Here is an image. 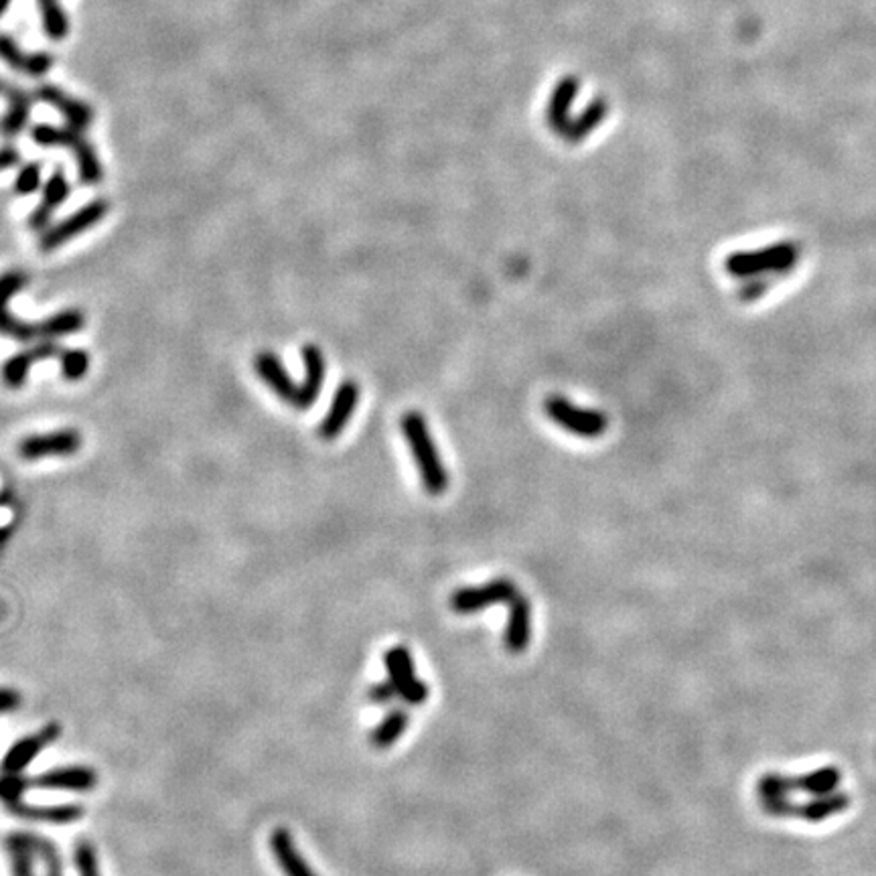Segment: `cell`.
Wrapping results in <instances>:
<instances>
[{
    "instance_id": "obj_1",
    "label": "cell",
    "mask_w": 876,
    "mask_h": 876,
    "mask_svg": "<svg viewBox=\"0 0 876 876\" xmlns=\"http://www.w3.org/2000/svg\"><path fill=\"white\" fill-rule=\"evenodd\" d=\"M400 430L410 447L424 491L432 497L443 495L449 489V473L436 449L426 418L420 412H406L400 418Z\"/></svg>"
},
{
    "instance_id": "obj_2",
    "label": "cell",
    "mask_w": 876,
    "mask_h": 876,
    "mask_svg": "<svg viewBox=\"0 0 876 876\" xmlns=\"http://www.w3.org/2000/svg\"><path fill=\"white\" fill-rule=\"evenodd\" d=\"M31 136L39 146H45V149H53V146H59V149H69L78 163L80 183L98 185L102 181V177H104L102 163L94 151V146L84 138L82 130L55 128V126L41 124V126L33 128Z\"/></svg>"
},
{
    "instance_id": "obj_3",
    "label": "cell",
    "mask_w": 876,
    "mask_h": 876,
    "mask_svg": "<svg viewBox=\"0 0 876 876\" xmlns=\"http://www.w3.org/2000/svg\"><path fill=\"white\" fill-rule=\"evenodd\" d=\"M544 414L562 430L580 438H599L609 430V416L603 410L580 408L564 396H548L544 400Z\"/></svg>"
},
{
    "instance_id": "obj_4",
    "label": "cell",
    "mask_w": 876,
    "mask_h": 876,
    "mask_svg": "<svg viewBox=\"0 0 876 876\" xmlns=\"http://www.w3.org/2000/svg\"><path fill=\"white\" fill-rule=\"evenodd\" d=\"M108 211H110V205L106 199H94V201L82 205L80 209L63 217L61 222L51 224L45 232H41L39 250L49 254V252L63 248L73 238H78V236L86 234L88 230H92L94 226H98L102 219L108 215Z\"/></svg>"
},
{
    "instance_id": "obj_5",
    "label": "cell",
    "mask_w": 876,
    "mask_h": 876,
    "mask_svg": "<svg viewBox=\"0 0 876 876\" xmlns=\"http://www.w3.org/2000/svg\"><path fill=\"white\" fill-rule=\"evenodd\" d=\"M797 260V250L791 244H777L753 252H735L726 256L724 270L737 278H761L767 272H785Z\"/></svg>"
},
{
    "instance_id": "obj_6",
    "label": "cell",
    "mask_w": 876,
    "mask_h": 876,
    "mask_svg": "<svg viewBox=\"0 0 876 876\" xmlns=\"http://www.w3.org/2000/svg\"><path fill=\"white\" fill-rule=\"evenodd\" d=\"M384 666L388 672V680L392 682L400 700L410 706H420L428 698V686L418 678L412 653L404 645H394L384 655Z\"/></svg>"
},
{
    "instance_id": "obj_7",
    "label": "cell",
    "mask_w": 876,
    "mask_h": 876,
    "mask_svg": "<svg viewBox=\"0 0 876 876\" xmlns=\"http://www.w3.org/2000/svg\"><path fill=\"white\" fill-rule=\"evenodd\" d=\"M27 284H29V276L21 270H9L5 274H0V335L13 337L21 343H29L33 339H43L41 321L27 323V321L17 319L9 311L11 299H15Z\"/></svg>"
},
{
    "instance_id": "obj_8",
    "label": "cell",
    "mask_w": 876,
    "mask_h": 876,
    "mask_svg": "<svg viewBox=\"0 0 876 876\" xmlns=\"http://www.w3.org/2000/svg\"><path fill=\"white\" fill-rule=\"evenodd\" d=\"M516 595H518L516 582L511 578L499 576L481 584V587H465L455 591L449 599V607L457 615H471L489 609L493 605H503V603L507 605Z\"/></svg>"
},
{
    "instance_id": "obj_9",
    "label": "cell",
    "mask_w": 876,
    "mask_h": 876,
    "mask_svg": "<svg viewBox=\"0 0 876 876\" xmlns=\"http://www.w3.org/2000/svg\"><path fill=\"white\" fill-rule=\"evenodd\" d=\"M84 445V438L76 428H59L53 432L31 434L19 443V457L23 461H41L49 457H73Z\"/></svg>"
},
{
    "instance_id": "obj_10",
    "label": "cell",
    "mask_w": 876,
    "mask_h": 876,
    "mask_svg": "<svg viewBox=\"0 0 876 876\" xmlns=\"http://www.w3.org/2000/svg\"><path fill=\"white\" fill-rule=\"evenodd\" d=\"M361 398V388L353 380H345L337 386L331 406L325 418L319 424V436L323 441H335V438L347 428L357 404Z\"/></svg>"
},
{
    "instance_id": "obj_11",
    "label": "cell",
    "mask_w": 876,
    "mask_h": 876,
    "mask_svg": "<svg viewBox=\"0 0 876 876\" xmlns=\"http://www.w3.org/2000/svg\"><path fill=\"white\" fill-rule=\"evenodd\" d=\"M59 353L61 351H59V347H57V343L53 339L39 341V343H35L29 349H23V351L11 355L3 363V368H0V378H3L5 386H9L13 390H21L25 386L27 378H29V372H31L33 365H37V363H41L45 359H51V357H55Z\"/></svg>"
},
{
    "instance_id": "obj_12",
    "label": "cell",
    "mask_w": 876,
    "mask_h": 876,
    "mask_svg": "<svg viewBox=\"0 0 876 876\" xmlns=\"http://www.w3.org/2000/svg\"><path fill=\"white\" fill-rule=\"evenodd\" d=\"M254 372L256 376L276 394L282 402L297 406L299 400V384L290 378L288 370L280 357L272 351H260L254 357Z\"/></svg>"
},
{
    "instance_id": "obj_13",
    "label": "cell",
    "mask_w": 876,
    "mask_h": 876,
    "mask_svg": "<svg viewBox=\"0 0 876 876\" xmlns=\"http://www.w3.org/2000/svg\"><path fill=\"white\" fill-rule=\"evenodd\" d=\"M507 605L509 617L503 631V645L511 655H520L526 651L532 639V605L522 593H518Z\"/></svg>"
},
{
    "instance_id": "obj_14",
    "label": "cell",
    "mask_w": 876,
    "mask_h": 876,
    "mask_svg": "<svg viewBox=\"0 0 876 876\" xmlns=\"http://www.w3.org/2000/svg\"><path fill=\"white\" fill-rule=\"evenodd\" d=\"M301 355H303L305 376H303V382L299 384V400H297L295 408L309 410L319 400L323 384L327 380V361H325L323 351L313 343L305 345Z\"/></svg>"
},
{
    "instance_id": "obj_15",
    "label": "cell",
    "mask_w": 876,
    "mask_h": 876,
    "mask_svg": "<svg viewBox=\"0 0 876 876\" xmlns=\"http://www.w3.org/2000/svg\"><path fill=\"white\" fill-rule=\"evenodd\" d=\"M61 735L59 724H47L39 733L17 741L3 759V773H21L33 759H37Z\"/></svg>"
},
{
    "instance_id": "obj_16",
    "label": "cell",
    "mask_w": 876,
    "mask_h": 876,
    "mask_svg": "<svg viewBox=\"0 0 876 876\" xmlns=\"http://www.w3.org/2000/svg\"><path fill=\"white\" fill-rule=\"evenodd\" d=\"M69 193H71L69 181H67L65 173L61 169H57L43 185L41 201L29 215V228L33 232H45L51 226V219H53L55 211L69 199Z\"/></svg>"
},
{
    "instance_id": "obj_17",
    "label": "cell",
    "mask_w": 876,
    "mask_h": 876,
    "mask_svg": "<svg viewBox=\"0 0 876 876\" xmlns=\"http://www.w3.org/2000/svg\"><path fill=\"white\" fill-rule=\"evenodd\" d=\"M270 852L284 876H317L286 828H276L270 834Z\"/></svg>"
},
{
    "instance_id": "obj_18",
    "label": "cell",
    "mask_w": 876,
    "mask_h": 876,
    "mask_svg": "<svg viewBox=\"0 0 876 876\" xmlns=\"http://www.w3.org/2000/svg\"><path fill=\"white\" fill-rule=\"evenodd\" d=\"M98 783V775L94 769L84 765H69L57 767L41 773L31 781V785L41 789H63V791H90Z\"/></svg>"
},
{
    "instance_id": "obj_19",
    "label": "cell",
    "mask_w": 876,
    "mask_h": 876,
    "mask_svg": "<svg viewBox=\"0 0 876 876\" xmlns=\"http://www.w3.org/2000/svg\"><path fill=\"white\" fill-rule=\"evenodd\" d=\"M11 814L27 820H39V822H53V824H69L76 822L84 816V808L76 806V803H67V806H27V803L19 801L9 808Z\"/></svg>"
},
{
    "instance_id": "obj_20",
    "label": "cell",
    "mask_w": 876,
    "mask_h": 876,
    "mask_svg": "<svg viewBox=\"0 0 876 876\" xmlns=\"http://www.w3.org/2000/svg\"><path fill=\"white\" fill-rule=\"evenodd\" d=\"M41 98L45 102H49L51 106H55L63 114V118L67 120L69 128H76V130L84 132L92 124V120H94V112L90 110L88 104L78 102V100H71V98L63 96L61 92H57L53 88H43L41 90Z\"/></svg>"
},
{
    "instance_id": "obj_21",
    "label": "cell",
    "mask_w": 876,
    "mask_h": 876,
    "mask_svg": "<svg viewBox=\"0 0 876 876\" xmlns=\"http://www.w3.org/2000/svg\"><path fill=\"white\" fill-rule=\"evenodd\" d=\"M410 724V714L404 708H392L382 720L380 724L372 730L370 735V743L374 749L378 751H386L390 749L404 733Z\"/></svg>"
},
{
    "instance_id": "obj_22",
    "label": "cell",
    "mask_w": 876,
    "mask_h": 876,
    "mask_svg": "<svg viewBox=\"0 0 876 876\" xmlns=\"http://www.w3.org/2000/svg\"><path fill=\"white\" fill-rule=\"evenodd\" d=\"M86 325V317L80 309H63L53 313L49 319L41 321L43 339H59L73 333H80Z\"/></svg>"
},
{
    "instance_id": "obj_23",
    "label": "cell",
    "mask_w": 876,
    "mask_h": 876,
    "mask_svg": "<svg viewBox=\"0 0 876 876\" xmlns=\"http://www.w3.org/2000/svg\"><path fill=\"white\" fill-rule=\"evenodd\" d=\"M29 108H31L29 96H25L19 90H9V110L7 116L0 120V132L5 136H17L29 120Z\"/></svg>"
},
{
    "instance_id": "obj_24",
    "label": "cell",
    "mask_w": 876,
    "mask_h": 876,
    "mask_svg": "<svg viewBox=\"0 0 876 876\" xmlns=\"http://www.w3.org/2000/svg\"><path fill=\"white\" fill-rule=\"evenodd\" d=\"M0 57H3L9 65L25 69L29 73H35V76L37 73H43L51 63V59L47 55H33L29 59H25V55L19 51L17 43L7 35H0Z\"/></svg>"
},
{
    "instance_id": "obj_25",
    "label": "cell",
    "mask_w": 876,
    "mask_h": 876,
    "mask_svg": "<svg viewBox=\"0 0 876 876\" xmlns=\"http://www.w3.org/2000/svg\"><path fill=\"white\" fill-rule=\"evenodd\" d=\"M61 376L67 382H80L90 372V353L86 349H65L59 353Z\"/></svg>"
},
{
    "instance_id": "obj_26",
    "label": "cell",
    "mask_w": 876,
    "mask_h": 876,
    "mask_svg": "<svg viewBox=\"0 0 876 876\" xmlns=\"http://www.w3.org/2000/svg\"><path fill=\"white\" fill-rule=\"evenodd\" d=\"M7 850L11 852V864L15 876H33V850L27 846L23 834H11L7 838Z\"/></svg>"
},
{
    "instance_id": "obj_27",
    "label": "cell",
    "mask_w": 876,
    "mask_h": 876,
    "mask_svg": "<svg viewBox=\"0 0 876 876\" xmlns=\"http://www.w3.org/2000/svg\"><path fill=\"white\" fill-rule=\"evenodd\" d=\"M41 179H43L41 163L33 161V163L23 165V167L19 169V173H17V179H15V193H19L21 197H29V195H33L35 191H39V187H41Z\"/></svg>"
},
{
    "instance_id": "obj_28",
    "label": "cell",
    "mask_w": 876,
    "mask_h": 876,
    "mask_svg": "<svg viewBox=\"0 0 876 876\" xmlns=\"http://www.w3.org/2000/svg\"><path fill=\"white\" fill-rule=\"evenodd\" d=\"M29 785L31 781L21 777V773H3L0 775V799L7 803V808H11L21 801Z\"/></svg>"
},
{
    "instance_id": "obj_29",
    "label": "cell",
    "mask_w": 876,
    "mask_h": 876,
    "mask_svg": "<svg viewBox=\"0 0 876 876\" xmlns=\"http://www.w3.org/2000/svg\"><path fill=\"white\" fill-rule=\"evenodd\" d=\"M76 864L80 868V876H100V866L96 860V852L88 842H80L76 848Z\"/></svg>"
},
{
    "instance_id": "obj_30",
    "label": "cell",
    "mask_w": 876,
    "mask_h": 876,
    "mask_svg": "<svg viewBox=\"0 0 876 876\" xmlns=\"http://www.w3.org/2000/svg\"><path fill=\"white\" fill-rule=\"evenodd\" d=\"M368 696H370V702H374V704H390L394 698H398V694H396V690H394L390 680L374 684L370 688Z\"/></svg>"
},
{
    "instance_id": "obj_31",
    "label": "cell",
    "mask_w": 876,
    "mask_h": 876,
    "mask_svg": "<svg viewBox=\"0 0 876 876\" xmlns=\"http://www.w3.org/2000/svg\"><path fill=\"white\" fill-rule=\"evenodd\" d=\"M19 704H21L19 692H15L11 688H0V716L15 710Z\"/></svg>"
},
{
    "instance_id": "obj_32",
    "label": "cell",
    "mask_w": 876,
    "mask_h": 876,
    "mask_svg": "<svg viewBox=\"0 0 876 876\" xmlns=\"http://www.w3.org/2000/svg\"><path fill=\"white\" fill-rule=\"evenodd\" d=\"M19 161H21V155L17 149H13V146H3V149H0V173L17 167Z\"/></svg>"
},
{
    "instance_id": "obj_33",
    "label": "cell",
    "mask_w": 876,
    "mask_h": 876,
    "mask_svg": "<svg viewBox=\"0 0 876 876\" xmlns=\"http://www.w3.org/2000/svg\"><path fill=\"white\" fill-rule=\"evenodd\" d=\"M11 5V0H0V15H3Z\"/></svg>"
},
{
    "instance_id": "obj_34",
    "label": "cell",
    "mask_w": 876,
    "mask_h": 876,
    "mask_svg": "<svg viewBox=\"0 0 876 876\" xmlns=\"http://www.w3.org/2000/svg\"><path fill=\"white\" fill-rule=\"evenodd\" d=\"M41 3H43V5H49V0H41Z\"/></svg>"
},
{
    "instance_id": "obj_35",
    "label": "cell",
    "mask_w": 876,
    "mask_h": 876,
    "mask_svg": "<svg viewBox=\"0 0 876 876\" xmlns=\"http://www.w3.org/2000/svg\"><path fill=\"white\" fill-rule=\"evenodd\" d=\"M3 90H5V86H3V84H0V92H3Z\"/></svg>"
}]
</instances>
